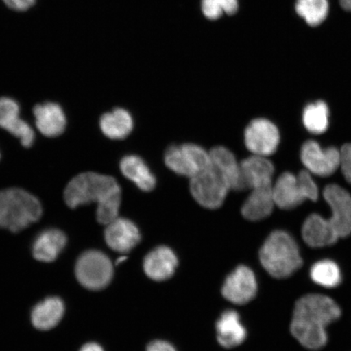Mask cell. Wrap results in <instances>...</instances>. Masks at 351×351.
<instances>
[{
  "instance_id": "1",
  "label": "cell",
  "mask_w": 351,
  "mask_h": 351,
  "mask_svg": "<svg viewBox=\"0 0 351 351\" xmlns=\"http://www.w3.org/2000/svg\"><path fill=\"white\" fill-rule=\"evenodd\" d=\"M64 200L69 208L96 203L97 219L107 226L118 217L121 203V188L111 176L93 172L76 176L64 191Z\"/></svg>"
},
{
  "instance_id": "2",
  "label": "cell",
  "mask_w": 351,
  "mask_h": 351,
  "mask_svg": "<svg viewBox=\"0 0 351 351\" xmlns=\"http://www.w3.org/2000/svg\"><path fill=\"white\" fill-rule=\"evenodd\" d=\"M341 313L339 306L331 298L317 293L302 297L293 310L292 335L306 349H322L328 339L326 327Z\"/></svg>"
},
{
  "instance_id": "3",
  "label": "cell",
  "mask_w": 351,
  "mask_h": 351,
  "mask_svg": "<svg viewBox=\"0 0 351 351\" xmlns=\"http://www.w3.org/2000/svg\"><path fill=\"white\" fill-rule=\"evenodd\" d=\"M260 258L267 273L278 279L289 278L302 265L295 240L282 230L271 232L263 245Z\"/></svg>"
},
{
  "instance_id": "4",
  "label": "cell",
  "mask_w": 351,
  "mask_h": 351,
  "mask_svg": "<svg viewBox=\"0 0 351 351\" xmlns=\"http://www.w3.org/2000/svg\"><path fill=\"white\" fill-rule=\"evenodd\" d=\"M43 207L36 197L19 188L0 191V228L20 232L42 217Z\"/></svg>"
},
{
  "instance_id": "5",
  "label": "cell",
  "mask_w": 351,
  "mask_h": 351,
  "mask_svg": "<svg viewBox=\"0 0 351 351\" xmlns=\"http://www.w3.org/2000/svg\"><path fill=\"white\" fill-rule=\"evenodd\" d=\"M190 190L202 207L217 209L221 207L231 187L226 176L210 163L204 172L191 179Z\"/></svg>"
},
{
  "instance_id": "6",
  "label": "cell",
  "mask_w": 351,
  "mask_h": 351,
  "mask_svg": "<svg viewBox=\"0 0 351 351\" xmlns=\"http://www.w3.org/2000/svg\"><path fill=\"white\" fill-rule=\"evenodd\" d=\"M165 163L175 173L191 179L208 168L210 158L209 152L199 145H173L165 152Z\"/></svg>"
},
{
  "instance_id": "7",
  "label": "cell",
  "mask_w": 351,
  "mask_h": 351,
  "mask_svg": "<svg viewBox=\"0 0 351 351\" xmlns=\"http://www.w3.org/2000/svg\"><path fill=\"white\" fill-rule=\"evenodd\" d=\"M75 274L83 287L91 291H99L111 282L113 267L106 254L98 251H88L79 257Z\"/></svg>"
},
{
  "instance_id": "8",
  "label": "cell",
  "mask_w": 351,
  "mask_h": 351,
  "mask_svg": "<svg viewBox=\"0 0 351 351\" xmlns=\"http://www.w3.org/2000/svg\"><path fill=\"white\" fill-rule=\"evenodd\" d=\"M244 141L245 147L253 155L267 157L278 150L279 130L273 122L265 118H257L245 128Z\"/></svg>"
},
{
  "instance_id": "9",
  "label": "cell",
  "mask_w": 351,
  "mask_h": 351,
  "mask_svg": "<svg viewBox=\"0 0 351 351\" xmlns=\"http://www.w3.org/2000/svg\"><path fill=\"white\" fill-rule=\"evenodd\" d=\"M301 160L311 174L329 177L340 168L341 152L333 147L323 149L311 140L302 145Z\"/></svg>"
},
{
  "instance_id": "10",
  "label": "cell",
  "mask_w": 351,
  "mask_h": 351,
  "mask_svg": "<svg viewBox=\"0 0 351 351\" xmlns=\"http://www.w3.org/2000/svg\"><path fill=\"white\" fill-rule=\"evenodd\" d=\"M323 195L330 207L329 218L339 238L351 234V195L345 189L335 184L324 188Z\"/></svg>"
},
{
  "instance_id": "11",
  "label": "cell",
  "mask_w": 351,
  "mask_h": 351,
  "mask_svg": "<svg viewBox=\"0 0 351 351\" xmlns=\"http://www.w3.org/2000/svg\"><path fill=\"white\" fill-rule=\"evenodd\" d=\"M257 293L256 276L248 267L239 266L228 276L222 293L232 304L243 305L252 301Z\"/></svg>"
},
{
  "instance_id": "12",
  "label": "cell",
  "mask_w": 351,
  "mask_h": 351,
  "mask_svg": "<svg viewBox=\"0 0 351 351\" xmlns=\"http://www.w3.org/2000/svg\"><path fill=\"white\" fill-rule=\"evenodd\" d=\"M0 127L19 138L22 146H32L34 131L28 122L21 119L20 106L16 100L8 97L0 98Z\"/></svg>"
},
{
  "instance_id": "13",
  "label": "cell",
  "mask_w": 351,
  "mask_h": 351,
  "mask_svg": "<svg viewBox=\"0 0 351 351\" xmlns=\"http://www.w3.org/2000/svg\"><path fill=\"white\" fill-rule=\"evenodd\" d=\"M243 190L273 186L274 166L267 157L253 155L240 163Z\"/></svg>"
},
{
  "instance_id": "14",
  "label": "cell",
  "mask_w": 351,
  "mask_h": 351,
  "mask_svg": "<svg viewBox=\"0 0 351 351\" xmlns=\"http://www.w3.org/2000/svg\"><path fill=\"white\" fill-rule=\"evenodd\" d=\"M105 240L113 251L125 253L141 240L137 226L128 219L117 217L107 225Z\"/></svg>"
},
{
  "instance_id": "15",
  "label": "cell",
  "mask_w": 351,
  "mask_h": 351,
  "mask_svg": "<svg viewBox=\"0 0 351 351\" xmlns=\"http://www.w3.org/2000/svg\"><path fill=\"white\" fill-rule=\"evenodd\" d=\"M33 112L35 125L43 135L53 138L64 133L67 120L60 104L52 102L37 104Z\"/></svg>"
},
{
  "instance_id": "16",
  "label": "cell",
  "mask_w": 351,
  "mask_h": 351,
  "mask_svg": "<svg viewBox=\"0 0 351 351\" xmlns=\"http://www.w3.org/2000/svg\"><path fill=\"white\" fill-rule=\"evenodd\" d=\"M302 239L311 247H324L337 243L339 237L328 219L311 214L302 229Z\"/></svg>"
},
{
  "instance_id": "17",
  "label": "cell",
  "mask_w": 351,
  "mask_h": 351,
  "mask_svg": "<svg viewBox=\"0 0 351 351\" xmlns=\"http://www.w3.org/2000/svg\"><path fill=\"white\" fill-rule=\"evenodd\" d=\"M273 192L275 205L280 209L295 208L306 200L297 176L291 173L280 176L273 186Z\"/></svg>"
},
{
  "instance_id": "18",
  "label": "cell",
  "mask_w": 351,
  "mask_h": 351,
  "mask_svg": "<svg viewBox=\"0 0 351 351\" xmlns=\"http://www.w3.org/2000/svg\"><path fill=\"white\" fill-rule=\"evenodd\" d=\"M178 266V258L169 247H159L149 253L144 261L145 273L154 280L161 282L172 276Z\"/></svg>"
},
{
  "instance_id": "19",
  "label": "cell",
  "mask_w": 351,
  "mask_h": 351,
  "mask_svg": "<svg viewBox=\"0 0 351 351\" xmlns=\"http://www.w3.org/2000/svg\"><path fill=\"white\" fill-rule=\"evenodd\" d=\"M273 186L252 190L251 194L241 208V214L245 219L251 221H258L270 216L276 206Z\"/></svg>"
},
{
  "instance_id": "20",
  "label": "cell",
  "mask_w": 351,
  "mask_h": 351,
  "mask_svg": "<svg viewBox=\"0 0 351 351\" xmlns=\"http://www.w3.org/2000/svg\"><path fill=\"white\" fill-rule=\"evenodd\" d=\"M121 172L140 190L150 192L156 186V178L143 158L136 155L125 156L120 162Z\"/></svg>"
},
{
  "instance_id": "21",
  "label": "cell",
  "mask_w": 351,
  "mask_h": 351,
  "mask_svg": "<svg viewBox=\"0 0 351 351\" xmlns=\"http://www.w3.org/2000/svg\"><path fill=\"white\" fill-rule=\"evenodd\" d=\"M66 243L67 238L62 231L57 229L44 230L34 241V257L38 261H54L62 252Z\"/></svg>"
},
{
  "instance_id": "22",
  "label": "cell",
  "mask_w": 351,
  "mask_h": 351,
  "mask_svg": "<svg viewBox=\"0 0 351 351\" xmlns=\"http://www.w3.org/2000/svg\"><path fill=\"white\" fill-rule=\"evenodd\" d=\"M217 340L226 348H234L243 343L247 331L237 311L229 310L221 315L217 323Z\"/></svg>"
},
{
  "instance_id": "23",
  "label": "cell",
  "mask_w": 351,
  "mask_h": 351,
  "mask_svg": "<svg viewBox=\"0 0 351 351\" xmlns=\"http://www.w3.org/2000/svg\"><path fill=\"white\" fill-rule=\"evenodd\" d=\"M134 119L130 112L121 108L104 114L99 120V126L106 137L114 139H124L134 130Z\"/></svg>"
},
{
  "instance_id": "24",
  "label": "cell",
  "mask_w": 351,
  "mask_h": 351,
  "mask_svg": "<svg viewBox=\"0 0 351 351\" xmlns=\"http://www.w3.org/2000/svg\"><path fill=\"white\" fill-rule=\"evenodd\" d=\"M64 314V304L60 298L50 297L34 307L33 326L39 330H49L58 324Z\"/></svg>"
},
{
  "instance_id": "25",
  "label": "cell",
  "mask_w": 351,
  "mask_h": 351,
  "mask_svg": "<svg viewBox=\"0 0 351 351\" xmlns=\"http://www.w3.org/2000/svg\"><path fill=\"white\" fill-rule=\"evenodd\" d=\"M210 163L226 176L231 190L243 191L241 185V166L234 154L229 149L218 146L209 152Z\"/></svg>"
},
{
  "instance_id": "26",
  "label": "cell",
  "mask_w": 351,
  "mask_h": 351,
  "mask_svg": "<svg viewBox=\"0 0 351 351\" xmlns=\"http://www.w3.org/2000/svg\"><path fill=\"white\" fill-rule=\"evenodd\" d=\"M302 121L310 133H324L329 125V110L327 104L323 101H317L307 105L302 114Z\"/></svg>"
},
{
  "instance_id": "27",
  "label": "cell",
  "mask_w": 351,
  "mask_h": 351,
  "mask_svg": "<svg viewBox=\"0 0 351 351\" xmlns=\"http://www.w3.org/2000/svg\"><path fill=\"white\" fill-rule=\"evenodd\" d=\"M295 10L307 25L318 26L327 19L329 4L328 0H296Z\"/></svg>"
},
{
  "instance_id": "28",
  "label": "cell",
  "mask_w": 351,
  "mask_h": 351,
  "mask_svg": "<svg viewBox=\"0 0 351 351\" xmlns=\"http://www.w3.org/2000/svg\"><path fill=\"white\" fill-rule=\"evenodd\" d=\"M310 274L313 282L323 287H336L341 280L339 267L332 261L324 260L315 263Z\"/></svg>"
},
{
  "instance_id": "29",
  "label": "cell",
  "mask_w": 351,
  "mask_h": 351,
  "mask_svg": "<svg viewBox=\"0 0 351 351\" xmlns=\"http://www.w3.org/2000/svg\"><path fill=\"white\" fill-rule=\"evenodd\" d=\"M200 10L206 19L216 21L234 16L239 10V0H200Z\"/></svg>"
},
{
  "instance_id": "30",
  "label": "cell",
  "mask_w": 351,
  "mask_h": 351,
  "mask_svg": "<svg viewBox=\"0 0 351 351\" xmlns=\"http://www.w3.org/2000/svg\"><path fill=\"white\" fill-rule=\"evenodd\" d=\"M297 177L302 191L304 192L306 200L317 201L319 196L318 187L308 171H301Z\"/></svg>"
},
{
  "instance_id": "31",
  "label": "cell",
  "mask_w": 351,
  "mask_h": 351,
  "mask_svg": "<svg viewBox=\"0 0 351 351\" xmlns=\"http://www.w3.org/2000/svg\"><path fill=\"white\" fill-rule=\"evenodd\" d=\"M8 10L19 13L27 12L36 6L38 0H0Z\"/></svg>"
},
{
  "instance_id": "32",
  "label": "cell",
  "mask_w": 351,
  "mask_h": 351,
  "mask_svg": "<svg viewBox=\"0 0 351 351\" xmlns=\"http://www.w3.org/2000/svg\"><path fill=\"white\" fill-rule=\"evenodd\" d=\"M340 152V168L346 181L351 185V143L345 144Z\"/></svg>"
},
{
  "instance_id": "33",
  "label": "cell",
  "mask_w": 351,
  "mask_h": 351,
  "mask_svg": "<svg viewBox=\"0 0 351 351\" xmlns=\"http://www.w3.org/2000/svg\"><path fill=\"white\" fill-rule=\"evenodd\" d=\"M147 351H177L173 346L168 342L163 341H156L152 342L147 346Z\"/></svg>"
},
{
  "instance_id": "34",
  "label": "cell",
  "mask_w": 351,
  "mask_h": 351,
  "mask_svg": "<svg viewBox=\"0 0 351 351\" xmlns=\"http://www.w3.org/2000/svg\"><path fill=\"white\" fill-rule=\"evenodd\" d=\"M80 351H104L101 346L97 343H94V342H91V343H87L82 346Z\"/></svg>"
},
{
  "instance_id": "35",
  "label": "cell",
  "mask_w": 351,
  "mask_h": 351,
  "mask_svg": "<svg viewBox=\"0 0 351 351\" xmlns=\"http://www.w3.org/2000/svg\"><path fill=\"white\" fill-rule=\"evenodd\" d=\"M339 3L343 10L351 12V0H339Z\"/></svg>"
},
{
  "instance_id": "36",
  "label": "cell",
  "mask_w": 351,
  "mask_h": 351,
  "mask_svg": "<svg viewBox=\"0 0 351 351\" xmlns=\"http://www.w3.org/2000/svg\"><path fill=\"white\" fill-rule=\"evenodd\" d=\"M0 157H1V155H0Z\"/></svg>"
}]
</instances>
